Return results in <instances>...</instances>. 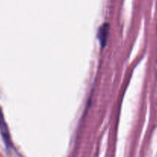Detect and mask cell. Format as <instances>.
<instances>
[{
    "mask_svg": "<svg viewBox=\"0 0 157 157\" xmlns=\"http://www.w3.org/2000/svg\"><path fill=\"white\" fill-rule=\"evenodd\" d=\"M109 33V25L108 23H105L99 28L98 34H97V37H98V39L100 42V45H101L103 48L106 46V43H107Z\"/></svg>",
    "mask_w": 157,
    "mask_h": 157,
    "instance_id": "cell-1",
    "label": "cell"
},
{
    "mask_svg": "<svg viewBox=\"0 0 157 157\" xmlns=\"http://www.w3.org/2000/svg\"><path fill=\"white\" fill-rule=\"evenodd\" d=\"M0 132H1L2 136L6 145L9 147V146L11 144L10 136H9L8 127L7 125H6V121H5L4 117H3L2 113L1 111H0Z\"/></svg>",
    "mask_w": 157,
    "mask_h": 157,
    "instance_id": "cell-2",
    "label": "cell"
}]
</instances>
